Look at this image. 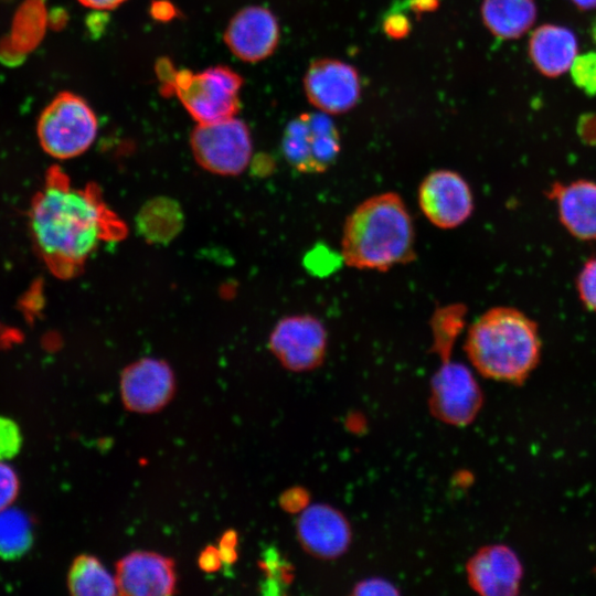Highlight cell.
I'll return each instance as SVG.
<instances>
[{"label":"cell","instance_id":"cell-1","mask_svg":"<svg viewBox=\"0 0 596 596\" xmlns=\"http://www.w3.org/2000/svg\"><path fill=\"white\" fill-rule=\"evenodd\" d=\"M30 225L41 257L62 278L76 275L100 244L120 241L127 232L95 184L72 185L58 170L34 198Z\"/></svg>","mask_w":596,"mask_h":596},{"label":"cell","instance_id":"cell-2","mask_svg":"<svg viewBox=\"0 0 596 596\" xmlns=\"http://www.w3.org/2000/svg\"><path fill=\"white\" fill-rule=\"evenodd\" d=\"M343 262L353 268L386 272L415 258V228L403 199L395 192L373 195L347 217Z\"/></svg>","mask_w":596,"mask_h":596},{"label":"cell","instance_id":"cell-3","mask_svg":"<svg viewBox=\"0 0 596 596\" xmlns=\"http://www.w3.org/2000/svg\"><path fill=\"white\" fill-rule=\"evenodd\" d=\"M466 353L483 376L521 382L540 359L541 341L535 321L512 307H494L469 327Z\"/></svg>","mask_w":596,"mask_h":596},{"label":"cell","instance_id":"cell-4","mask_svg":"<svg viewBox=\"0 0 596 596\" xmlns=\"http://www.w3.org/2000/svg\"><path fill=\"white\" fill-rule=\"evenodd\" d=\"M242 85L243 78L238 73L217 65L199 73L174 71L163 93L174 92L198 124H207L235 117Z\"/></svg>","mask_w":596,"mask_h":596},{"label":"cell","instance_id":"cell-5","mask_svg":"<svg viewBox=\"0 0 596 596\" xmlns=\"http://www.w3.org/2000/svg\"><path fill=\"white\" fill-rule=\"evenodd\" d=\"M98 123L94 110L81 96L57 94L41 113L36 132L43 150L56 159H71L94 142Z\"/></svg>","mask_w":596,"mask_h":596},{"label":"cell","instance_id":"cell-6","mask_svg":"<svg viewBox=\"0 0 596 596\" xmlns=\"http://www.w3.org/2000/svg\"><path fill=\"white\" fill-rule=\"evenodd\" d=\"M286 161L301 173H322L341 151L339 131L324 114H301L288 123L281 139Z\"/></svg>","mask_w":596,"mask_h":596},{"label":"cell","instance_id":"cell-7","mask_svg":"<svg viewBox=\"0 0 596 596\" xmlns=\"http://www.w3.org/2000/svg\"><path fill=\"white\" fill-rule=\"evenodd\" d=\"M192 153L205 170L221 175L243 172L252 157V138L246 124L235 117L198 124L190 137Z\"/></svg>","mask_w":596,"mask_h":596},{"label":"cell","instance_id":"cell-8","mask_svg":"<svg viewBox=\"0 0 596 596\" xmlns=\"http://www.w3.org/2000/svg\"><path fill=\"white\" fill-rule=\"evenodd\" d=\"M327 330L312 315H292L277 321L269 334V349L286 369L310 371L319 366L327 351Z\"/></svg>","mask_w":596,"mask_h":596},{"label":"cell","instance_id":"cell-9","mask_svg":"<svg viewBox=\"0 0 596 596\" xmlns=\"http://www.w3.org/2000/svg\"><path fill=\"white\" fill-rule=\"evenodd\" d=\"M175 389L174 372L170 364L161 359L141 358L120 373V397L129 412L157 413L170 403Z\"/></svg>","mask_w":596,"mask_h":596},{"label":"cell","instance_id":"cell-10","mask_svg":"<svg viewBox=\"0 0 596 596\" xmlns=\"http://www.w3.org/2000/svg\"><path fill=\"white\" fill-rule=\"evenodd\" d=\"M418 204L435 226L450 230L464 224L473 211V196L468 182L458 172L447 169L428 173L418 188Z\"/></svg>","mask_w":596,"mask_h":596},{"label":"cell","instance_id":"cell-11","mask_svg":"<svg viewBox=\"0 0 596 596\" xmlns=\"http://www.w3.org/2000/svg\"><path fill=\"white\" fill-rule=\"evenodd\" d=\"M430 405L446 423H469L481 405V391L471 371L461 363L444 360L432 380Z\"/></svg>","mask_w":596,"mask_h":596},{"label":"cell","instance_id":"cell-12","mask_svg":"<svg viewBox=\"0 0 596 596\" xmlns=\"http://www.w3.org/2000/svg\"><path fill=\"white\" fill-rule=\"evenodd\" d=\"M304 88L310 104L328 114L350 110L361 94L356 70L333 58L315 61L306 72Z\"/></svg>","mask_w":596,"mask_h":596},{"label":"cell","instance_id":"cell-13","mask_svg":"<svg viewBox=\"0 0 596 596\" xmlns=\"http://www.w3.org/2000/svg\"><path fill=\"white\" fill-rule=\"evenodd\" d=\"M118 594L126 596H163L177 590L174 561L152 551H132L115 565Z\"/></svg>","mask_w":596,"mask_h":596},{"label":"cell","instance_id":"cell-14","mask_svg":"<svg viewBox=\"0 0 596 596\" xmlns=\"http://www.w3.org/2000/svg\"><path fill=\"white\" fill-rule=\"evenodd\" d=\"M224 41L242 61L258 62L276 50L279 24L274 13L264 7L251 6L240 10L227 24Z\"/></svg>","mask_w":596,"mask_h":596},{"label":"cell","instance_id":"cell-15","mask_svg":"<svg viewBox=\"0 0 596 596\" xmlns=\"http://www.w3.org/2000/svg\"><path fill=\"white\" fill-rule=\"evenodd\" d=\"M297 536L309 553L332 558L348 549L351 532L347 519L337 509L315 504L301 512L297 521Z\"/></svg>","mask_w":596,"mask_h":596},{"label":"cell","instance_id":"cell-16","mask_svg":"<svg viewBox=\"0 0 596 596\" xmlns=\"http://www.w3.org/2000/svg\"><path fill=\"white\" fill-rule=\"evenodd\" d=\"M467 573L472 588L482 595H513L520 586L522 566L509 547L491 545L472 556Z\"/></svg>","mask_w":596,"mask_h":596},{"label":"cell","instance_id":"cell-17","mask_svg":"<svg viewBox=\"0 0 596 596\" xmlns=\"http://www.w3.org/2000/svg\"><path fill=\"white\" fill-rule=\"evenodd\" d=\"M546 195L557 209L562 225L578 240H596V182H554Z\"/></svg>","mask_w":596,"mask_h":596},{"label":"cell","instance_id":"cell-18","mask_svg":"<svg viewBox=\"0 0 596 596\" xmlns=\"http://www.w3.org/2000/svg\"><path fill=\"white\" fill-rule=\"evenodd\" d=\"M534 67L544 76L557 77L571 70L578 52L572 30L557 24H542L531 34L528 45Z\"/></svg>","mask_w":596,"mask_h":596},{"label":"cell","instance_id":"cell-19","mask_svg":"<svg viewBox=\"0 0 596 596\" xmlns=\"http://www.w3.org/2000/svg\"><path fill=\"white\" fill-rule=\"evenodd\" d=\"M534 0H482L481 18L487 29L502 40L524 35L536 20Z\"/></svg>","mask_w":596,"mask_h":596},{"label":"cell","instance_id":"cell-20","mask_svg":"<svg viewBox=\"0 0 596 596\" xmlns=\"http://www.w3.org/2000/svg\"><path fill=\"white\" fill-rule=\"evenodd\" d=\"M183 226L180 204L170 198H155L140 209L136 228L140 236L153 244L171 242Z\"/></svg>","mask_w":596,"mask_h":596},{"label":"cell","instance_id":"cell-21","mask_svg":"<svg viewBox=\"0 0 596 596\" xmlns=\"http://www.w3.org/2000/svg\"><path fill=\"white\" fill-rule=\"evenodd\" d=\"M67 586L75 596H113L118 594L115 575L94 555L81 554L72 563Z\"/></svg>","mask_w":596,"mask_h":596},{"label":"cell","instance_id":"cell-22","mask_svg":"<svg viewBox=\"0 0 596 596\" xmlns=\"http://www.w3.org/2000/svg\"><path fill=\"white\" fill-rule=\"evenodd\" d=\"M32 540V521L23 510L14 507L0 510V557H21L31 547Z\"/></svg>","mask_w":596,"mask_h":596},{"label":"cell","instance_id":"cell-23","mask_svg":"<svg viewBox=\"0 0 596 596\" xmlns=\"http://www.w3.org/2000/svg\"><path fill=\"white\" fill-rule=\"evenodd\" d=\"M467 308L462 304L438 307L430 320L433 349L444 360H448L455 341L465 327Z\"/></svg>","mask_w":596,"mask_h":596},{"label":"cell","instance_id":"cell-24","mask_svg":"<svg viewBox=\"0 0 596 596\" xmlns=\"http://www.w3.org/2000/svg\"><path fill=\"white\" fill-rule=\"evenodd\" d=\"M570 71L576 86L588 95H596V52L577 55Z\"/></svg>","mask_w":596,"mask_h":596},{"label":"cell","instance_id":"cell-25","mask_svg":"<svg viewBox=\"0 0 596 596\" xmlns=\"http://www.w3.org/2000/svg\"><path fill=\"white\" fill-rule=\"evenodd\" d=\"M578 296L583 305L596 312V257L588 259L577 277Z\"/></svg>","mask_w":596,"mask_h":596},{"label":"cell","instance_id":"cell-26","mask_svg":"<svg viewBox=\"0 0 596 596\" xmlns=\"http://www.w3.org/2000/svg\"><path fill=\"white\" fill-rule=\"evenodd\" d=\"M21 434L15 423L0 416V460L12 458L20 449Z\"/></svg>","mask_w":596,"mask_h":596},{"label":"cell","instance_id":"cell-27","mask_svg":"<svg viewBox=\"0 0 596 596\" xmlns=\"http://www.w3.org/2000/svg\"><path fill=\"white\" fill-rule=\"evenodd\" d=\"M19 489L15 471L7 464L0 461V510L10 505Z\"/></svg>","mask_w":596,"mask_h":596},{"label":"cell","instance_id":"cell-28","mask_svg":"<svg viewBox=\"0 0 596 596\" xmlns=\"http://www.w3.org/2000/svg\"><path fill=\"white\" fill-rule=\"evenodd\" d=\"M238 533L234 529L226 530L220 538L217 549L223 564L232 565L236 562L238 552Z\"/></svg>","mask_w":596,"mask_h":596},{"label":"cell","instance_id":"cell-29","mask_svg":"<svg viewBox=\"0 0 596 596\" xmlns=\"http://www.w3.org/2000/svg\"><path fill=\"white\" fill-rule=\"evenodd\" d=\"M198 565L205 573L217 572L223 565L217 546L206 545L199 554Z\"/></svg>","mask_w":596,"mask_h":596},{"label":"cell","instance_id":"cell-30","mask_svg":"<svg viewBox=\"0 0 596 596\" xmlns=\"http://www.w3.org/2000/svg\"><path fill=\"white\" fill-rule=\"evenodd\" d=\"M384 31L393 39L404 38L411 29L409 21L402 13H391L384 20Z\"/></svg>","mask_w":596,"mask_h":596},{"label":"cell","instance_id":"cell-31","mask_svg":"<svg viewBox=\"0 0 596 596\" xmlns=\"http://www.w3.org/2000/svg\"><path fill=\"white\" fill-rule=\"evenodd\" d=\"M356 593L359 594H393L394 593V587L389 584L387 582L385 581H381V579H370V581H364L362 582L358 588H356Z\"/></svg>","mask_w":596,"mask_h":596},{"label":"cell","instance_id":"cell-32","mask_svg":"<svg viewBox=\"0 0 596 596\" xmlns=\"http://www.w3.org/2000/svg\"><path fill=\"white\" fill-rule=\"evenodd\" d=\"M83 6L96 10H109L124 3L126 0H78Z\"/></svg>","mask_w":596,"mask_h":596},{"label":"cell","instance_id":"cell-33","mask_svg":"<svg viewBox=\"0 0 596 596\" xmlns=\"http://www.w3.org/2000/svg\"><path fill=\"white\" fill-rule=\"evenodd\" d=\"M439 0H411V9L417 13H426L434 11L438 6Z\"/></svg>","mask_w":596,"mask_h":596},{"label":"cell","instance_id":"cell-34","mask_svg":"<svg viewBox=\"0 0 596 596\" xmlns=\"http://www.w3.org/2000/svg\"><path fill=\"white\" fill-rule=\"evenodd\" d=\"M570 1L581 10L596 9V0H570Z\"/></svg>","mask_w":596,"mask_h":596},{"label":"cell","instance_id":"cell-35","mask_svg":"<svg viewBox=\"0 0 596 596\" xmlns=\"http://www.w3.org/2000/svg\"><path fill=\"white\" fill-rule=\"evenodd\" d=\"M593 38H594L595 43H596V20H595V23H594V26H593Z\"/></svg>","mask_w":596,"mask_h":596}]
</instances>
